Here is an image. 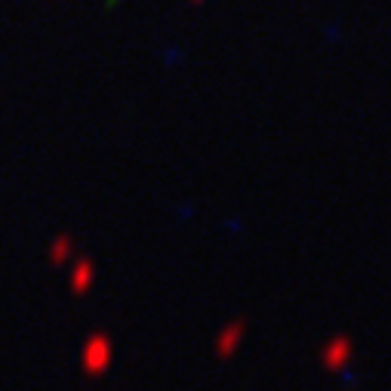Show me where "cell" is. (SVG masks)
I'll return each instance as SVG.
<instances>
[{
    "label": "cell",
    "instance_id": "6da1fadb",
    "mask_svg": "<svg viewBox=\"0 0 391 391\" xmlns=\"http://www.w3.org/2000/svg\"><path fill=\"white\" fill-rule=\"evenodd\" d=\"M111 361H114V345L105 333H92L87 342H83V351H81V363L87 370V376H102L108 373Z\"/></svg>",
    "mask_w": 391,
    "mask_h": 391
},
{
    "label": "cell",
    "instance_id": "7a4b0ae2",
    "mask_svg": "<svg viewBox=\"0 0 391 391\" xmlns=\"http://www.w3.org/2000/svg\"><path fill=\"white\" fill-rule=\"evenodd\" d=\"M351 357H354V342H351V336L336 333V336H330V339L323 342L321 367L327 370V373H345Z\"/></svg>",
    "mask_w": 391,
    "mask_h": 391
},
{
    "label": "cell",
    "instance_id": "3957f363",
    "mask_svg": "<svg viewBox=\"0 0 391 391\" xmlns=\"http://www.w3.org/2000/svg\"><path fill=\"white\" fill-rule=\"evenodd\" d=\"M243 336H247V321L243 317H234V321L222 323V330L216 333V357L231 361L237 354V348L243 345Z\"/></svg>",
    "mask_w": 391,
    "mask_h": 391
},
{
    "label": "cell",
    "instance_id": "277c9868",
    "mask_svg": "<svg viewBox=\"0 0 391 391\" xmlns=\"http://www.w3.org/2000/svg\"><path fill=\"white\" fill-rule=\"evenodd\" d=\"M92 277H96V268H92V262H77L74 265V274H71V290L74 293H87L92 287Z\"/></svg>",
    "mask_w": 391,
    "mask_h": 391
},
{
    "label": "cell",
    "instance_id": "5b68a950",
    "mask_svg": "<svg viewBox=\"0 0 391 391\" xmlns=\"http://www.w3.org/2000/svg\"><path fill=\"white\" fill-rule=\"evenodd\" d=\"M68 250H71V241H68V237L56 241V243H52V259H56V262H65V259H68Z\"/></svg>",
    "mask_w": 391,
    "mask_h": 391
},
{
    "label": "cell",
    "instance_id": "8992f818",
    "mask_svg": "<svg viewBox=\"0 0 391 391\" xmlns=\"http://www.w3.org/2000/svg\"><path fill=\"white\" fill-rule=\"evenodd\" d=\"M191 3H194V6H197V3H207V0H191Z\"/></svg>",
    "mask_w": 391,
    "mask_h": 391
}]
</instances>
